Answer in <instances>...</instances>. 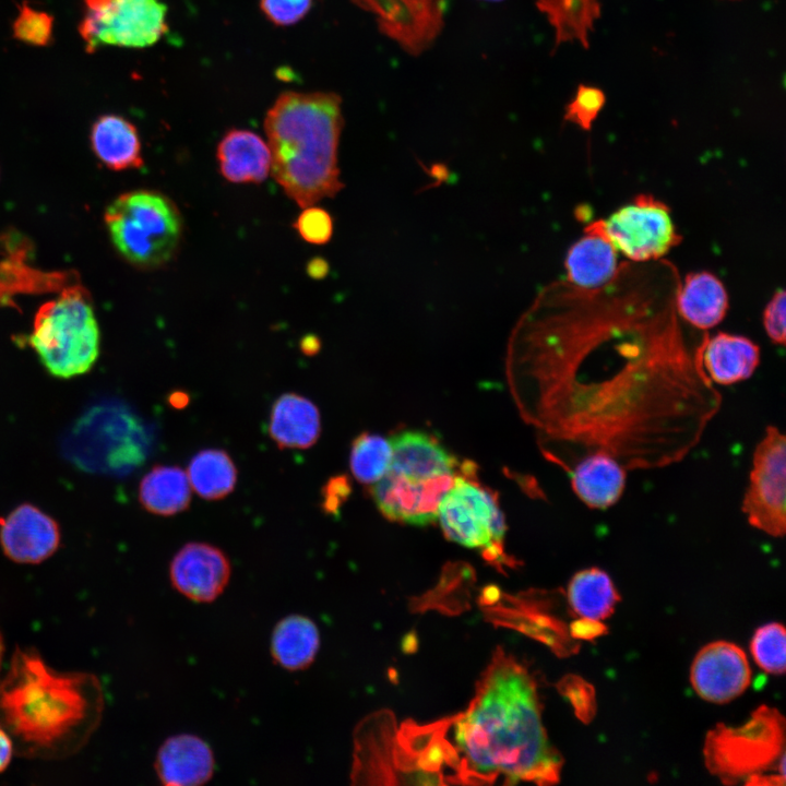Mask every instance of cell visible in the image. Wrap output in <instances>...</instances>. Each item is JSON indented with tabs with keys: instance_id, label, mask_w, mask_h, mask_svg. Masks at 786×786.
<instances>
[{
	"instance_id": "1",
	"label": "cell",
	"mask_w": 786,
	"mask_h": 786,
	"mask_svg": "<svg viewBox=\"0 0 786 786\" xmlns=\"http://www.w3.org/2000/svg\"><path fill=\"white\" fill-rule=\"evenodd\" d=\"M679 284L669 261H628L597 289L550 283L519 320L522 409L564 472L593 452L664 468L701 442L722 395L702 368L705 333L691 337L676 311Z\"/></svg>"
},
{
	"instance_id": "2",
	"label": "cell",
	"mask_w": 786,
	"mask_h": 786,
	"mask_svg": "<svg viewBox=\"0 0 786 786\" xmlns=\"http://www.w3.org/2000/svg\"><path fill=\"white\" fill-rule=\"evenodd\" d=\"M449 725L453 745L444 757L461 782L559 781L562 761L547 738L536 683L503 652L484 672L469 706Z\"/></svg>"
},
{
	"instance_id": "3",
	"label": "cell",
	"mask_w": 786,
	"mask_h": 786,
	"mask_svg": "<svg viewBox=\"0 0 786 786\" xmlns=\"http://www.w3.org/2000/svg\"><path fill=\"white\" fill-rule=\"evenodd\" d=\"M104 706L95 675L56 671L32 648L16 647L0 680V727L20 757L76 753L99 726Z\"/></svg>"
},
{
	"instance_id": "4",
	"label": "cell",
	"mask_w": 786,
	"mask_h": 786,
	"mask_svg": "<svg viewBox=\"0 0 786 786\" xmlns=\"http://www.w3.org/2000/svg\"><path fill=\"white\" fill-rule=\"evenodd\" d=\"M341 97L332 92H285L266 112L271 174L305 209L343 188L337 163L343 128Z\"/></svg>"
},
{
	"instance_id": "5",
	"label": "cell",
	"mask_w": 786,
	"mask_h": 786,
	"mask_svg": "<svg viewBox=\"0 0 786 786\" xmlns=\"http://www.w3.org/2000/svg\"><path fill=\"white\" fill-rule=\"evenodd\" d=\"M392 461L373 484L372 497L391 521L425 526L437 520L439 505L457 476V460L436 438L419 430L391 437Z\"/></svg>"
},
{
	"instance_id": "6",
	"label": "cell",
	"mask_w": 786,
	"mask_h": 786,
	"mask_svg": "<svg viewBox=\"0 0 786 786\" xmlns=\"http://www.w3.org/2000/svg\"><path fill=\"white\" fill-rule=\"evenodd\" d=\"M27 342L52 377L71 379L88 372L98 358L100 342L88 291L72 283L41 305Z\"/></svg>"
},
{
	"instance_id": "7",
	"label": "cell",
	"mask_w": 786,
	"mask_h": 786,
	"mask_svg": "<svg viewBox=\"0 0 786 786\" xmlns=\"http://www.w3.org/2000/svg\"><path fill=\"white\" fill-rule=\"evenodd\" d=\"M104 221L117 252L142 270L165 265L180 245L181 214L158 191L140 189L121 193L107 206Z\"/></svg>"
},
{
	"instance_id": "8",
	"label": "cell",
	"mask_w": 786,
	"mask_h": 786,
	"mask_svg": "<svg viewBox=\"0 0 786 786\" xmlns=\"http://www.w3.org/2000/svg\"><path fill=\"white\" fill-rule=\"evenodd\" d=\"M785 720L773 707L762 705L740 727L716 725L706 735L707 770L724 784L760 785L763 772L785 759Z\"/></svg>"
},
{
	"instance_id": "9",
	"label": "cell",
	"mask_w": 786,
	"mask_h": 786,
	"mask_svg": "<svg viewBox=\"0 0 786 786\" xmlns=\"http://www.w3.org/2000/svg\"><path fill=\"white\" fill-rule=\"evenodd\" d=\"M461 472L443 497L437 520L448 539L480 550L490 562H504L507 527L498 499L491 490L467 477L466 469Z\"/></svg>"
},
{
	"instance_id": "10",
	"label": "cell",
	"mask_w": 786,
	"mask_h": 786,
	"mask_svg": "<svg viewBox=\"0 0 786 786\" xmlns=\"http://www.w3.org/2000/svg\"><path fill=\"white\" fill-rule=\"evenodd\" d=\"M79 33L86 50L102 46L144 48L167 32V7L160 0H83Z\"/></svg>"
},
{
	"instance_id": "11",
	"label": "cell",
	"mask_w": 786,
	"mask_h": 786,
	"mask_svg": "<svg viewBox=\"0 0 786 786\" xmlns=\"http://www.w3.org/2000/svg\"><path fill=\"white\" fill-rule=\"evenodd\" d=\"M741 511L748 523L772 537L786 531V439L775 426H767L752 454L749 481Z\"/></svg>"
},
{
	"instance_id": "12",
	"label": "cell",
	"mask_w": 786,
	"mask_h": 786,
	"mask_svg": "<svg viewBox=\"0 0 786 786\" xmlns=\"http://www.w3.org/2000/svg\"><path fill=\"white\" fill-rule=\"evenodd\" d=\"M603 227L617 251L634 263L660 260L681 241L670 209L651 194H638L603 219Z\"/></svg>"
},
{
	"instance_id": "13",
	"label": "cell",
	"mask_w": 786,
	"mask_h": 786,
	"mask_svg": "<svg viewBox=\"0 0 786 786\" xmlns=\"http://www.w3.org/2000/svg\"><path fill=\"white\" fill-rule=\"evenodd\" d=\"M379 29L412 55L426 50L443 25L444 0H352Z\"/></svg>"
},
{
	"instance_id": "14",
	"label": "cell",
	"mask_w": 786,
	"mask_h": 786,
	"mask_svg": "<svg viewBox=\"0 0 786 786\" xmlns=\"http://www.w3.org/2000/svg\"><path fill=\"white\" fill-rule=\"evenodd\" d=\"M751 670L745 652L736 644L717 641L705 645L694 657L691 684L699 696L726 703L749 687Z\"/></svg>"
},
{
	"instance_id": "15",
	"label": "cell",
	"mask_w": 786,
	"mask_h": 786,
	"mask_svg": "<svg viewBox=\"0 0 786 786\" xmlns=\"http://www.w3.org/2000/svg\"><path fill=\"white\" fill-rule=\"evenodd\" d=\"M231 567L226 555L206 543H188L174 556L169 565L172 586L196 603L215 600L227 586Z\"/></svg>"
},
{
	"instance_id": "16",
	"label": "cell",
	"mask_w": 786,
	"mask_h": 786,
	"mask_svg": "<svg viewBox=\"0 0 786 786\" xmlns=\"http://www.w3.org/2000/svg\"><path fill=\"white\" fill-rule=\"evenodd\" d=\"M60 544L58 523L31 503H22L0 519V545L17 563H39L51 557Z\"/></svg>"
},
{
	"instance_id": "17",
	"label": "cell",
	"mask_w": 786,
	"mask_h": 786,
	"mask_svg": "<svg viewBox=\"0 0 786 786\" xmlns=\"http://www.w3.org/2000/svg\"><path fill=\"white\" fill-rule=\"evenodd\" d=\"M565 279L584 289H597L610 283L618 273V251L606 235L603 219L591 222L584 235L568 250Z\"/></svg>"
},
{
	"instance_id": "18",
	"label": "cell",
	"mask_w": 786,
	"mask_h": 786,
	"mask_svg": "<svg viewBox=\"0 0 786 786\" xmlns=\"http://www.w3.org/2000/svg\"><path fill=\"white\" fill-rule=\"evenodd\" d=\"M212 749L200 737L180 734L167 738L159 747L155 770L166 786H195L206 783L214 773Z\"/></svg>"
},
{
	"instance_id": "19",
	"label": "cell",
	"mask_w": 786,
	"mask_h": 786,
	"mask_svg": "<svg viewBox=\"0 0 786 786\" xmlns=\"http://www.w3.org/2000/svg\"><path fill=\"white\" fill-rule=\"evenodd\" d=\"M700 358L705 374L714 385H731L753 376L761 352L746 336L726 332L710 336L705 333Z\"/></svg>"
},
{
	"instance_id": "20",
	"label": "cell",
	"mask_w": 786,
	"mask_h": 786,
	"mask_svg": "<svg viewBox=\"0 0 786 786\" xmlns=\"http://www.w3.org/2000/svg\"><path fill=\"white\" fill-rule=\"evenodd\" d=\"M627 472L615 457L593 452L580 458L568 475L573 492L587 508L607 510L621 499Z\"/></svg>"
},
{
	"instance_id": "21",
	"label": "cell",
	"mask_w": 786,
	"mask_h": 786,
	"mask_svg": "<svg viewBox=\"0 0 786 786\" xmlns=\"http://www.w3.org/2000/svg\"><path fill=\"white\" fill-rule=\"evenodd\" d=\"M216 156L222 176L233 183H261L271 171L267 143L249 130H229L218 143Z\"/></svg>"
},
{
	"instance_id": "22",
	"label": "cell",
	"mask_w": 786,
	"mask_h": 786,
	"mask_svg": "<svg viewBox=\"0 0 786 786\" xmlns=\"http://www.w3.org/2000/svg\"><path fill=\"white\" fill-rule=\"evenodd\" d=\"M269 433L279 449H308L321 434L319 408L300 394L284 393L271 407Z\"/></svg>"
},
{
	"instance_id": "23",
	"label": "cell",
	"mask_w": 786,
	"mask_h": 786,
	"mask_svg": "<svg viewBox=\"0 0 786 786\" xmlns=\"http://www.w3.org/2000/svg\"><path fill=\"white\" fill-rule=\"evenodd\" d=\"M675 307L682 321L706 331L725 318L728 295L723 283L712 273L693 272L680 281Z\"/></svg>"
},
{
	"instance_id": "24",
	"label": "cell",
	"mask_w": 786,
	"mask_h": 786,
	"mask_svg": "<svg viewBox=\"0 0 786 786\" xmlns=\"http://www.w3.org/2000/svg\"><path fill=\"white\" fill-rule=\"evenodd\" d=\"M90 142L96 157L112 170L136 169L144 164L138 130L124 117L99 116L91 128Z\"/></svg>"
},
{
	"instance_id": "25",
	"label": "cell",
	"mask_w": 786,
	"mask_h": 786,
	"mask_svg": "<svg viewBox=\"0 0 786 786\" xmlns=\"http://www.w3.org/2000/svg\"><path fill=\"white\" fill-rule=\"evenodd\" d=\"M320 646L315 623L302 615L281 619L271 636V654L287 670H301L310 666Z\"/></svg>"
},
{
	"instance_id": "26",
	"label": "cell",
	"mask_w": 786,
	"mask_h": 786,
	"mask_svg": "<svg viewBox=\"0 0 786 786\" xmlns=\"http://www.w3.org/2000/svg\"><path fill=\"white\" fill-rule=\"evenodd\" d=\"M139 500L150 513L170 516L186 511L191 502L187 473L179 466L156 465L141 479Z\"/></svg>"
},
{
	"instance_id": "27",
	"label": "cell",
	"mask_w": 786,
	"mask_h": 786,
	"mask_svg": "<svg viewBox=\"0 0 786 786\" xmlns=\"http://www.w3.org/2000/svg\"><path fill=\"white\" fill-rule=\"evenodd\" d=\"M555 29L556 47L562 43L590 45V34L600 17V0H535Z\"/></svg>"
},
{
	"instance_id": "28",
	"label": "cell",
	"mask_w": 786,
	"mask_h": 786,
	"mask_svg": "<svg viewBox=\"0 0 786 786\" xmlns=\"http://www.w3.org/2000/svg\"><path fill=\"white\" fill-rule=\"evenodd\" d=\"M568 602L580 618L603 620L611 615L619 595L609 575L598 569L579 571L568 586Z\"/></svg>"
},
{
	"instance_id": "29",
	"label": "cell",
	"mask_w": 786,
	"mask_h": 786,
	"mask_svg": "<svg viewBox=\"0 0 786 786\" xmlns=\"http://www.w3.org/2000/svg\"><path fill=\"white\" fill-rule=\"evenodd\" d=\"M187 476L191 488L203 499L219 500L228 496L237 483V467L222 449H204L190 461Z\"/></svg>"
},
{
	"instance_id": "30",
	"label": "cell",
	"mask_w": 786,
	"mask_h": 786,
	"mask_svg": "<svg viewBox=\"0 0 786 786\" xmlns=\"http://www.w3.org/2000/svg\"><path fill=\"white\" fill-rule=\"evenodd\" d=\"M391 461L390 439L364 432L352 443L349 467L353 476L361 484L373 485L380 480L388 472Z\"/></svg>"
},
{
	"instance_id": "31",
	"label": "cell",
	"mask_w": 786,
	"mask_h": 786,
	"mask_svg": "<svg viewBox=\"0 0 786 786\" xmlns=\"http://www.w3.org/2000/svg\"><path fill=\"white\" fill-rule=\"evenodd\" d=\"M785 629L777 622L759 628L751 641V653L755 663L766 672L782 675L786 657Z\"/></svg>"
},
{
	"instance_id": "32",
	"label": "cell",
	"mask_w": 786,
	"mask_h": 786,
	"mask_svg": "<svg viewBox=\"0 0 786 786\" xmlns=\"http://www.w3.org/2000/svg\"><path fill=\"white\" fill-rule=\"evenodd\" d=\"M53 19L45 11L27 3L20 7L12 24L13 36L28 45L47 46L52 40Z\"/></svg>"
},
{
	"instance_id": "33",
	"label": "cell",
	"mask_w": 786,
	"mask_h": 786,
	"mask_svg": "<svg viewBox=\"0 0 786 786\" xmlns=\"http://www.w3.org/2000/svg\"><path fill=\"white\" fill-rule=\"evenodd\" d=\"M604 105L605 94L602 90L580 85L574 97L565 107L564 119L583 130H590Z\"/></svg>"
},
{
	"instance_id": "34",
	"label": "cell",
	"mask_w": 786,
	"mask_h": 786,
	"mask_svg": "<svg viewBox=\"0 0 786 786\" xmlns=\"http://www.w3.org/2000/svg\"><path fill=\"white\" fill-rule=\"evenodd\" d=\"M294 227L305 241L324 245L332 237L333 219L325 210L311 205L303 209Z\"/></svg>"
},
{
	"instance_id": "35",
	"label": "cell",
	"mask_w": 786,
	"mask_h": 786,
	"mask_svg": "<svg viewBox=\"0 0 786 786\" xmlns=\"http://www.w3.org/2000/svg\"><path fill=\"white\" fill-rule=\"evenodd\" d=\"M312 0H260L263 14L275 25L288 26L309 12Z\"/></svg>"
},
{
	"instance_id": "36",
	"label": "cell",
	"mask_w": 786,
	"mask_h": 786,
	"mask_svg": "<svg viewBox=\"0 0 786 786\" xmlns=\"http://www.w3.org/2000/svg\"><path fill=\"white\" fill-rule=\"evenodd\" d=\"M560 689L571 702L577 717L590 722L596 708L593 687L576 676H568L562 680Z\"/></svg>"
},
{
	"instance_id": "37",
	"label": "cell",
	"mask_w": 786,
	"mask_h": 786,
	"mask_svg": "<svg viewBox=\"0 0 786 786\" xmlns=\"http://www.w3.org/2000/svg\"><path fill=\"white\" fill-rule=\"evenodd\" d=\"M785 291L778 289L772 296L763 311V326L772 343L784 345L785 330Z\"/></svg>"
},
{
	"instance_id": "38",
	"label": "cell",
	"mask_w": 786,
	"mask_h": 786,
	"mask_svg": "<svg viewBox=\"0 0 786 786\" xmlns=\"http://www.w3.org/2000/svg\"><path fill=\"white\" fill-rule=\"evenodd\" d=\"M349 486L344 476L331 478L322 488L321 507L325 513H335L348 496Z\"/></svg>"
},
{
	"instance_id": "39",
	"label": "cell",
	"mask_w": 786,
	"mask_h": 786,
	"mask_svg": "<svg viewBox=\"0 0 786 786\" xmlns=\"http://www.w3.org/2000/svg\"><path fill=\"white\" fill-rule=\"evenodd\" d=\"M569 631L573 639L592 640L603 635L606 632V627L600 620L580 618L571 624Z\"/></svg>"
},
{
	"instance_id": "40",
	"label": "cell",
	"mask_w": 786,
	"mask_h": 786,
	"mask_svg": "<svg viewBox=\"0 0 786 786\" xmlns=\"http://www.w3.org/2000/svg\"><path fill=\"white\" fill-rule=\"evenodd\" d=\"M13 753L12 740L5 730L0 727V773L9 765Z\"/></svg>"
},
{
	"instance_id": "41",
	"label": "cell",
	"mask_w": 786,
	"mask_h": 786,
	"mask_svg": "<svg viewBox=\"0 0 786 786\" xmlns=\"http://www.w3.org/2000/svg\"><path fill=\"white\" fill-rule=\"evenodd\" d=\"M327 263L322 259H314L307 266L308 274L312 278H322L327 273Z\"/></svg>"
},
{
	"instance_id": "42",
	"label": "cell",
	"mask_w": 786,
	"mask_h": 786,
	"mask_svg": "<svg viewBox=\"0 0 786 786\" xmlns=\"http://www.w3.org/2000/svg\"><path fill=\"white\" fill-rule=\"evenodd\" d=\"M320 347L319 341L314 336H306L301 342V349L307 355H313Z\"/></svg>"
},
{
	"instance_id": "43",
	"label": "cell",
	"mask_w": 786,
	"mask_h": 786,
	"mask_svg": "<svg viewBox=\"0 0 786 786\" xmlns=\"http://www.w3.org/2000/svg\"><path fill=\"white\" fill-rule=\"evenodd\" d=\"M189 402V396L183 393L176 391L169 396V403L175 408H182L184 407Z\"/></svg>"
},
{
	"instance_id": "44",
	"label": "cell",
	"mask_w": 786,
	"mask_h": 786,
	"mask_svg": "<svg viewBox=\"0 0 786 786\" xmlns=\"http://www.w3.org/2000/svg\"><path fill=\"white\" fill-rule=\"evenodd\" d=\"M3 655H4V643H3L2 635L0 633V668H1L2 659H3Z\"/></svg>"
},
{
	"instance_id": "45",
	"label": "cell",
	"mask_w": 786,
	"mask_h": 786,
	"mask_svg": "<svg viewBox=\"0 0 786 786\" xmlns=\"http://www.w3.org/2000/svg\"><path fill=\"white\" fill-rule=\"evenodd\" d=\"M488 1H500V0H488Z\"/></svg>"
}]
</instances>
